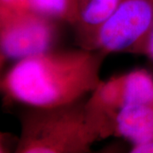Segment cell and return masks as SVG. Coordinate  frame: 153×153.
<instances>
[{"label": "cell", "instance_id": "cell-1", "mask_svg": "<svg viewBox=\"0 0 153 153\" xmlns=\"http://www.w3.org/2000/svg\"><path fill=\"white\" fill-rule=\"evenodd\" d=\"M105 55L85 48L50 49L15 62L3 77L1 88L12 100L32 108L72 104L100 85Z\"/></svg>", "mask_w": 153, "mask_h": 153}, {"label": "cell", "instance_id": "cell-2", "mask_svg": "<svg viewBox=\"0 0 153 153\" xmlns=\"http://www.w3.org/2000/svg\"><path fill=\"white\" fill-rule=\"evenodd\" d=\"M103 135L80 100L52 108H33L23 117L18 153H84Z\"/></svg>", "mask_w": 153, "mask_h": 153}, {"label": "cell", "instance_id": "cell-3", "mask_svg": "<svg viewBox=\"0 0 153 153\" xmlns=\"http://www.w3.org/2000/svg\"><path fill=\"white\" fill-rule=\"evenodd\" d=\"M152 22L153 0H123L109 18L82 40L83 48L105 55L135 54Z\"/></svg>", "mask_w": 153, "mask_h": 153}, {"label": "cell", "instance_id": "cell-4", "mask_svg": "<svg viewBox=\"0 0 153 153\" xmlns=\"http://www.w3.org/2000/svg\"><path fill=\"white\" fill-rule=\"evenodd\" d=\"M58 23L33 12H0L1 60L16 62L53 49Z\"/></svg>", "mask_w": 153, "mask_h": 153}, {"label": "cell", "instance_id": "cell-5", "mask_svg": "<svg viewBox=\"0 0 153 153\" xmlns=\"http://www.w3.org/2000/svg\"><path fill=\"white\" fill-rule=\"evenodd\" d=\"M138 103H153V76L145 69L101 81L87 101L88 106L113 128L117 111L125 105Z\"/></svg>", "mask_w": 153, "mask_h": 153}, {"label": "cell", "instance_id": "cell-6", "mask_svg": "<svg viewBox=\"0 0 153 153\" xmlns=\"http://www.w3.org/2000/svg\"><path fill=\"white\" fill-rule=\"evenodd\" d=\"M113 134L133 146L153 140V103L130 104L119 110L115 117Z\"/></svg>", "mask_w": 153, "mask_h": 153}, {"label": "cell", "instance_id": "cell-7", "mask_svg": "<svg viewBox=\"0 0 153 153\" xmlns=\"http://www.w3.org/2000/svg\"><path fill=\"white\" fill-rule=\"evenodd\" d=\"M9 11L33 12L72 26L78 22L76 0H0V12Z\"/></svg>", "mask_w": 153, "mask_h": 153}, {"label": "cell", "instance_id": "cell-8", "mask_svg": "<svg viewBox=\"0 0 153 153\" xmlns=\"http://www.w3.org/2000/svg\"><path fill=\"white\" fill-rule=\"evenodd\" d=\"M123 0H76L78 22L75 26L82 34V40L106 21Z\"/></svg>", "mask_w": 153, "mask_h": 153}, {"label": "cell", "instance_id": "cell-9", "mask_svg": "<svg viewBox=\"0 0 153 153\" xmlns=\"http://www.w3.org/2000/svg\"><path fill=\"white\" fill-rule=\"evenodd\" d=\"M135 54L145 55L152 62H153V22L146 36L138 48Z\"/></svg>", "mask_w": 153, "mask_h": 153}, {"label": "cell", "instance_id": "cell-10", "mask_svg": "<svg viewBox=\"0 0 153 153\" xmlns=\"http://www.w3.org/2000/svg\"><path fill=\"white\" fill-rule=\"evenodd\" d=\"M130 152L134 153H153V140L150 142L132 146Z\"/></svg>", "mask_w": 153, "mask_h": 153}]
</instances>
